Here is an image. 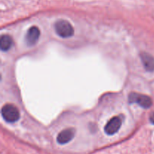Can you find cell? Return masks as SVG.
<instances>
[{
  "label": "cell",
  "instance_id": "6da1fadb",
  "mask_svg": "<svg viewBox=\"0 0 154 154\" xmlns=\"http://www.w3.org/2000/svg\"><path fill=\"white\" fill-rule=\"evenodd\" d=\"M2 116L6 122L10 123L18 121L20 117L19 110L11 104H6L2 108Z\"/></svg>",
  "mask_w": 154,
  "mask_h": 154
},
{
  "label": "cell",
  "instance_id": "7a4b0ae2",
  "mask_svg": "<svg viewBox=\"0 0 154 154\" xmlns=\"http://www.w3.org/2000/svg\"><path fill=\"white\" fill-rule=\"evenodd\" d=\"M55 32L60 37L69 38L74 35V29L70 23L65 20H60L57 21L54 25Z\"/></svg>",
  "mask_w": 154,
  "mask_h": 154
},
{
  "label": "cell",
  "instance_id": "3957f363",
  "mask_svg": "<svg viewBox=\"0 0 154 154\" xmlns=\"http://www.w3.org/2000/svg\"><path fill=\"white\" fill-rule=\"evenodd\" d=\"M129 102L130 104H137L140 107L146 109L150 108L153 105L151 98L138 93H131L129 95Z\"/></svg>",
  "mask_w": 154,
  "mask_h": 154
},
{
  "label": "cell",
  "instance_id": "277c9868",
  "mask_svg": "<svg viewBox=\"0 0 154 154\" xmlns=\"http://www.w3.org/2000/svg\"><path fill=\"white\" fill-rule=\"evenodd\" d=\"M123 119L120 116L111 118L105 126V132L108 135H113L117 133L121 127Z\"/></svg>",
  "mask_w": 154,
  "mask_h": 154
},
{
  "label": "cell",
  "instance_id": "5b68a950",
  "mask_svg": "<svg viewBox=\"0 0 154 154\" xmlns=\"http://www.w3.org/2000/svg\"><path fill=\"white\" fill-rule=\"evenodd\" d=\"M40 37V30L37 26H32L27 31L25 41L29 47L34 46Z\"/></svg>",
  "mask_w": 154,
  "mask_h": 154
},
{
  "label": "cell",
  "instance_id": "8992f818",
  "mask_svg": "<svg viewBox=\"0 0 154 154\" xmlns=\"http://www.w3.org/2000/svg\"><path fill=\"white\" fill-rule=\"evenodd\" d=\"M75 129L74 128H68L58 134L57 138V142L60 144H66L70 142L75 135Z\"/></svg>",
  "mask_w": 154,
  "mask_h": 154
},
{
  "label": "cell",
  "instance_id": "52a82bcc",
  "mask_svg": "<svg viewBox=\"0 0 154 154\" xmlns=\"http://www.w3.org/2000/svg\"><path fill=\"white\" fill-rule=\"evenodd\" d=\"M141 60L144 68L147 72H154V58L147 53L141 54Z\"/></svg>",
  "mask_w": 154,
  "mask_h": 154
},
{
  "label": "cell",
  "instance_id": "ba28073f",
  "mask_svg": "<svg viewBox=\"0 0 154 154\" xmlns=\"http://www.w3.org/2000/svg\"><path fill=\"white\" fill-rule=\"evenodd\" d=\"M13 45L12 38L8 35H2L0 38V48L2 51H7Z\"/></svg>",
  "mask_w": 154,
  "mask_h": 154
},
{
  "label": "cell",
  "instance_id": "9c48e42d",
  "mask_svg": "<svg viewBox=\"0 0 154 154\" xmlns=\"http://www.w3.org/2000/svg\"><path fill=\"white\" fill-rule=\"evenodd\" d=\"M150 120L153 124H154V112H153V114H152L151 116L150 117Z\"/></svg>",
  "mask_w": 154,
  "mask_h": 154
}]
</instances>
